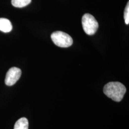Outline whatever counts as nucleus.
Segmentation results:
<instances>
[{
    "mask_svg": "<svg viewBox=\"0 0 129 129\" xmlns=\"http://www.w3.org/2000/svg\"><path fill=\"white\" fill-rule=\"evenodd\" d=\"M12 28V24L10 20L4 18H0V31L4 33L10 32Z\"/></svg>",
    "mask_w": 129,
    "mask_h": 129,
    "instance_id": "obj_5",
    "label": "nucleus"
},
{
    "mask_svg": "<svg viewBox=\"0 0 129 129\" xmlns=\"http://www.w3.org/2000/svg\"><path fill=\"white\" fill-rule=\"evenodd\" d=\"M126 92L124 85L119 82L107 83L103 88V92L106 96L116 102H120L122 100Z\"/></svg>",
    "mask_w": 129,
    "mask_h": 129,
    "instance_id": "obj_1",
    "label": "nucleus"
},
{
    "mask_svg": "<svg viewBox=\"0 0 129 129\" xmlns=\"http://www.w3.org/2000/svg\"><path fill=\"white\" fill-rule=\"evenodd\" d=\"M82 24L85 32L90 36L95 34L99 27L97 20L90 14H86L83 15Z\"/></svg>",
    "mask_w": 129,
    "mask_h": 129,
    "instance_id": "obj_2",
    "label": "nucleus"
},
{
    "mask_svg": "<svg viewBox=\"0 0 129 129\" xmlns=\"http://www.w3.org/2000/svg\"><path fill=\"white\" fill-rule=\"evenodd\" d=\"M32 0H12V4L18 8L25 7L31 3Z\"/></svg>",
    "mask_w": 129,
    "mask_h": 129,
    "instance_id": "obj_7",
    "label": "nucleus"
},
{
    "mask_svg": "<svg viewBox=\"0 0 129 129\" xmlns=\"http://www.w3.org/2000/svg\"><path fill=\"white\" fill-rule=\"evenodd\" d=\"M51 37L55 45L61 47H68L73 44L72 37L63 32L56 31L53 33Z\"/></svg>",
    "mask_w": 129,
    "mask_h": 129,
    "instance_id": "obj_3",
    "label": "nucleus"
},
{
    "mask_svg": "<svg viewBox=\"0 0 129 129\" xmlns=\"http://www.w3.org/2000/svg\"><path fill=\"white\" fill-rule=\"evenodd\" d=\"M28 120L26 118L23 117L19 119L15 123L14 129H28Z\"/></svg>",
    "mask_w": 129,
    "mask_h": 129,
    "instance_id": "obj_6",
    "label": "nucleus"
},
{
    "mask_svg": "<svg viewBox=\"0 0 129 129\" xmlns=\"http://www.w3.org/2000/svg\"><path fill=\"white\" fill-rule=\"evenodd\" d=\"M129 3H128L126 7L125 8L124 14V18L125 22L126 24H128L129 23Z\"/></svg>",
    "mask_w": 129,
    "mask_h": 129,
    "instance_id": "obj_8",
    "label": "nucleus"
},
{
    "mask_svg": "<svg viewBox=\"0 0 129 129\" xmlns=\"http://www.w3.org/2000/svg\"><path fill=\"white\" fill-rule=\"evenodd\" d=\"M21 74L22 71L20 69L16 67L11 68L6 75L5 79V84L8 86L14 85L20 78Z\"/></svg>",
    "mask_w": 129,
    "mask_h": 129,
    "instance_id": "obj_4",
    "label": "nucleus"
}]
</instances>
